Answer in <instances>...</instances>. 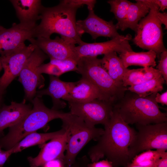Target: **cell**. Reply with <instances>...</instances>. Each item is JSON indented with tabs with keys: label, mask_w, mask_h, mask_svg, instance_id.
Returning <instances> with one entry per match:
<instances>
[{
	"label": "cell",
	"mask_w": 167,
	"mask_h": 167,
	"mask_svg": "<svg viewBox=\"0 0 167 167\" xmlns=\"http://www.w3.org/2000/svg\"><path fill=\"white\" fill-rule=\"evenodd\" d=\"M103 134L97 143L90 149L88 154L92 163L105 157L113 167H126L131 162L128 148L136 133L113 108L110 119L104 126Z\"/></svg>",
	"instance_id": "obj_1"
},
{
	"label": "cell",
	"mask_w": 167,
	"mask_h": 167,
	"mask_svg": "<svg viewBox=\"0 0 167 167\" xmlns=\"http://www.w3.org/2000/svg\"><path fill=\"white\" fill-rule=\"evenodd\" d=\"M80 7L66 0L60 1L55 6H43L41 22L36 28L35 38H49L53 34L57 33L75 45L82 44L84 41L78 33L76 20L77 10Z\"/></svg>",
	"instance_id": "obj_2"
},
{
	"label": "cell",
	"mask_w": 167,
	"mask_h": 167,
	"mask_svg": "<svg viewBox=\"0 0 167 167\" xmlns=\"http://www.w3.org/2000/svg\"><path fill=\"white\" fill-rule=\"evenodd\" d=\"M156 94L145 97L127 90L113 106L128 124L147 125L167 122V114L160 109L156 101Z\"/></svg>",
	"instance_id": "obj_3"
},
{
	"label": "cell",
	"mask_w": 167,
	"mask_h": 167,
	"mask_svg": "<svg viewBox=\"0 0 167 167\" xmlns=\"http://www.w3.org/2000/svg\"><path fill=\"white\" fill-rule=\"evenodd\" d=\"M41 98L36 96L31 101L33 107L30 111L20 122L10 127L6 135L0 138V147L9 150L27 135L44 127L53 120L62 119L68 114L49 108Z\"/></svg>",
	"instance_id": "obj_4"
},
{
	"label": "cell",
	"mask_w": 167,
	"mask_h": 167,
	"mask_svg": "<svg viewBox=\"0 0 167 167\" xmlns=\"http://www.w3.org/2000/svg\"><path fill=\"white\" fill-rule=\"evenodd\" d=\"M77 72L89 80L98 89L101 100L113 105L124 96L127 90L123 83L115 81L103 66L101 59L97 57L80 58Z\"/></svg>",
	"instance_id": "obj_5"
},
{
	"label": "cell",
	"mask_w": 167,
	"mask_h": 167,
	"mask_svg": "<svg viewBox=\"0 0 167 167\" xmlns=\"http://www.w3.org/2000/svg\"><path fill=\"white\" fill-rule=\"evenodd\" d=\"M61 120L62 126L67 128L70 133L63 162L65 165L70 166L75 162L83 148L92 140H97L104 129L88 126L82 119L70 112Z\"/></svg>",
	"instance_id": "obj_6"
},
{
	"label": "cell",
	"mask_w": 167,
	"mask_h": 167,
	"mask_svg": "<svg viewBox=\"0 0 167 167\" xmlns=\"http://www.w3.org/2000/svg\"><path fill=\"white\" fill-rule=\"evenodd\" d=\"M140 0L149 8L150 11L148 15L139 21L133 41L141 49L154 51L159 58L161 54L167 51V49L163 43L162 24L157 16L159 7L147 0Z\"/></svg>",
	"instance_id": "obj_7"
},
{
	"label": "cell",
	"mask_w": 167,
	"mask_h": 167,
	"mask_svg": "<svg viewBox=\"0 0 167 167\" xmlns=\"http://www.w3.org/2000/svg\"><path fill=\"white\" fill-rule=\"evenodd\" d=\"M137 131L128 148L131 162L136 155L148 150L167 149V122L135 125Z\"/></svg>",
	"instance_id": "obj_8"
},
{
	"label": "cell",
	"mask_w": 167,
	"mask_h": 167,
	"mask_svg": "<svg viewBox=\"0 0 167 167\" xmlns=\"http://www.w3.org/2000/svg\"><path fill=\"white\" fill-rule=\"evenodd\" d=\"M48 58L36 46L21 71L18 80L23 87L26 101L31 102L36 96V89L44 86V78L42 74L39 73L38 69Z\"/></svg>",
	"instance_id": "obj_9"
},
{
	"label": "cell",
	"mask_w": 167,
	"mask_h": 167,
	"mask_svg": "<svg viewBox=\"0 0 167 167\" xmlns=\"http://www.w3.org/2000/svg\"><path fill=\"white\" fill-rule=\"evenodd\" d=\"M70 112L82 119L91 127L101 124L105 126L111 117L113 105L98 99L82 103L68 102Z\"/></svg>",
	"instance_id": "obj_10"
},
{
	"label": "cell",
	"mask_w": 167,
	"mask_h": 167,
	"mask_svg": "<svg viewBox=\"0 0 167 167\" xmlns=\"http://www.w3.org/2000/svg\"><path fill=\"white\" fill-rule=\"evenodd\" d=\"M36 24L14 23L9 28L0 30V54H11L25 45V41L35 38Z\"/></svg>",
	"instance_id": "obj_11"
},
{
	"label": "cell",
	"mask_w": 167,
	"mask_h": 167,
	"mask_svg": "<svg viewBox=\"0 0 167 167\" xmlns=\"http://www.w3.org/2000/svg\"><path fill=\"white\" fill-rule=\"evenodd\" d=\"M36 46L25 45L14 52L1 56L4 73L0 77V88L5 90L13 80L19 76L27 60L34 50Z\"/></svg>",
	"instance_id": "obj_12"
},
{
	"label": "cell",
	"mask_w": 167,
	"mask_h": 167,
	"mask_svg": "<svg viewBox=\"0 0 167 167\" xmlns=\"http://www.w3.org/2000/svg\"><path fill=\"white\" fill-rule=\"evenodd\" d=\"M131 39L129 34L114 38L102 42L87 43L84 42L75 47V51L79 59L85 57H97L115 52L119 54L133 51L129 41Z\"/></svg>",
	"instance_id": "obj_13"
},
{
	"label": "cell",
	"mask_w": 167,
	"mask_h": 167,
	"mask_svg": "<svg viewBox=\"0 0 167 167\" xmlns=\"http://www.w3.org/2000/svg\"><path fill=\"white\" fill-rule=\"evenodd\" d=\"M41 49L50 59L64 60L73 59L78 61L75 45L61 37L32 38L28 40Z\"/></svg>",
	"instance_id": "obj_14"
},
{
	"label": "cell",
	"mask_w": 167,
	"mask_h": 167,
	"mask_svg": "<svg viewBox=\"0 0 167 167\" xmlns=\"http://www.w3.org/2000/svg\"><path fill=\"white\" fill-rule=\"evenodd\" d=\"M88 10V14L85 19L76 21L77 30L80 36L85 33L89 34L95 40L100 36L111 39L122 36L118 32L112 21H105L96 15L93 10Z\"/></svg>",
	"instance_id": "obj_15"
},
{
	"label": "cell",
	"mask_w": 167,
	"mask_h": 167,
	"mask_svg": "<svg viewBox=\"0 0 167 167\" xmlns=\"http://www.w3.org/2000/svg\"><path fill=\"white\" fill-rule=\"evenodd\" d=\"M62 127L66 129L64 133L52 139L47 143L42 144L41 149L37 156L28 158L30 167L43 166L47 163L56 159L63 161L70 133L67 128Z\"/></svg>",
	"instance_id": "obj_16"
},
{
	"label": "cell",
	"mask_w": 167,
	"mask_h": 167,
	"mask_svg": "<svg viewBox=\"0 0 167 167\" xmlns=\"http://www.w3.org/2000/svg\"><path fill=\"white\" fill-rule=\"evenodd\" d=\"M24 100L18 103L12 101L9 105H2L0 109V136H3L6 128L20 122L30 111L32 106Z\"/></svg>",
	"instance_id": "obj_17"
},
{
	"label": "cell",
	"mask_w": 167,
	"mask_h": 167,
	"mask_svg": "<svg viewBox=\"0 0 167 167\" xmlns=\"http://www.w3.org/2000/svg\"><path fill=\"white\" fill-rule=\"evenodd\" d=\"M74 82L63 81L58 77L50 75L48 87L37 91L36 96L40 97L44 95L50 96L53 102L51 109L59 110L66 107V104L63 99L69 92Z\"/></svg>",
	"instance_id": "obj_18"
},
{
	"label": "cell",
	"mask_w": 167,
	"mask_h": 167,
	"mask_svg": "<svg viewBox=\"0 0 167 167\" xmlns=\"http://www.w3.org/2000/svg\"><path fill=\"white\" fill-rule=\"evenodd\" d=\"M97 99L101 100L98 89L89 80L82 77L79 81L74 82L63 100L68 102L82 103Z\"/></svg>",
	"instance_id": "obj_19"
},
{
	"label": "cell",
	"mask_w": 167,
	"mask_h": 167,
	"mask_svg": "<svg viewBox=\"0 0 167 167\" xmlns=\"http://www.w3.org/2000/svg\"><path fill=\"white\" fill-rule=\"evenodd\" d=\"M20 23L36 24L43 6L40 0H11Z\"/></svg>",
	"instance_id": "obj_20"
},
{
	"label": "cell",
	"mask_w": 167,
	"mask_h": 167,
	"mask_svg": "<svg viewBox=\"0 0 167 167\" xmlns=\"http://www.w3.org/2000/svg\"><path fill=\"white\" fill-rule=\"evenodd\" d=\"M119 54V57L126 68L132 65L146 67H154L156 65V59L157 54L152 50L140 52H135L132 51Z\"/></svg>",
	"instance_id": "obj_21"
},
{
	"label": "cell",
	"mask_w": 167,
	"mask_h": 167,
	"mask_svg": "<svg viewBox=\"0 0 167 167\" xmlns=\"http://www.w3.org/2000/svg\"><path fill=\"white\" fill-rule=\"evenodd\" d=\"M162 75L159 71L152 66L129 69L122 80L125 87L142 84Z\"/></svg>",
	"instance_id": "obj_22"
},
{
	"label": "cell",
	"mask_w": 167,
	"mask_h": 167,
	"mask_svg": "<svg viewBox=\"0 0 167 167\" xmlns=\"http://www.w3.org/2000/svg\"><path fill=\"white\" fill-rule=\"evenodd\" d=\"M101 61L111 78L117 83H122L123 78L129 69L124 66L117 53L113 52L104 54Z\"/></svg>",
	"instance_id": "obj_23"
},
{
	"label": "cell",
	"mask_w": 167,
	"mask_h": 167,
	"mask_svg": "<svg viewBox=\"0 0 167 167\" xmlns=\"http://www.w3.org/2000/svg\"><path fill=\"white\" fill-rule=\"evenodd\" d=\"M66 131V129L62 127L58 131L50 133H38L35 131L26 136L10 149L12 154L17 153L28 147L43 144L63 134Z\"/></svg>",
	"instance_id": "obj_24"
},
{
	"label": "cell",
	"mask_w": 167,
	"mask_h": 167,
	"mask_svg": "<svg viewBox=\"0 0 167 167\" xmlns=\"http://www.w3.org/2000/svg\"><path fill=\"white\" fill-rule=\"evenodd\" d=\"M77 61L73 59L64 60L50 59V62L42 64L39 67V74H47L59 77L66 72L77 71Z\"/></svg>",
	"instance_id": "obj_25"
},
{
	"label": "cell",
	"mask_w": 167,
	"mask_h": 167,
	"mask_svg": "<svg viewBox=\"0 0 167 167\" xmlns=\"http://www.w3.org/2000/svg\"><path fill=\"white\" fill-rule=\"evenodd\" d=\"M131 2L125 19L120 28L122 31L129 28L136 32L139 21L149 13V8L140 0Z\"/></svg>",
	"instance_id": "obj_26"
},
{
	"label": "cell",
	"mask_w": 167,
	"mask_h": 167,
	"mask_svg": "<svg viewBox=\"0 0 167 167\" xmlns=\"http://www.w3.org/2000/svg\"><path fill=\"white\" fill-rule=\"evenodd\" d=\"M165 83L161 75L142 84L130 86L127 88V90L144 97L161 92Z\"/></svg>",
	"instance_id": "obj_27"
},
{
	"label": "cell",
	"mask_w": 167,
	"mask_h": 167,
	"mask_svg": "<svg viewBox=\"0 0 167 167\" xmlns=\"http://www.w3.org/2000/svg\"><path fill=\"white\" fill-rule=\"evenodd\" d=\"M166 155L167 152L164 150H148L136 155L131 162L142 167H156L159 160Z\"/></svg>",
	"instance_id": "obj_28"
},
{
	"label": "cell",
	"mask_w": 167,
	"mask_h": 167,
	"mask_svg": "<svg viewBox=\"0 0 167 167\" xmlns=\"http://www.w3.org/2000/svg\"><path fill=\"white\" fill-rule=\"evenodd\" d=\"M110 6V12L114 15L118 23L115 24L120 29L126 19L131 2L127 0H109L107 1Z\"/></svg>",
	"instance_id": "obj_29"
},
{
	"label": "cell",
	"mask_w": 167,
	"mask_h": 167,
	"mask_svg": "<svg viewBox=\"0 0 167 167\" xmlns=\"http://www.w3.org/2000/svg\"><path fill=\"white\" fill-rule=\"evenodd\" d=\"M160 60L156 68L159 71L165 83H167V51L162 52L160 55Z\"/></svg>",
	"instance_id": "obj_30"
},
{
	"label": "cell",
	"mask_w": 167,
	"mask_h": 167,
	"mask_svg": "<svg viewBox=\"0 0 167 167\" xmlns=\"http://www.w3.org/2000/svg\"><path fill=\"white\" fill-rule=\"evenodd\" d=\"M69 3L77 5L81 7L84 5L88 6V10H93L95 5L96 2L94 0H66Z\"/></svg>",
	"instance_id": "obj_31"
},
{
	"label": "cell",
	"mask_w": 167,
	"mask_h": 167,
	"mask_svg": "<svg viewBox=\"0 0 167 167\" xmlns=\"http://www.w3.org/2000/svg\"><path fill=\"white\" fill-rule=\"evenodd\" d=\"M89 161L86 156L79 158L71 165H65L64 167H88Z\"/></svg>",
	"instance_id": "obj_32"
},
{
	"label": "cell",
	"mask_w": 167,
	"mask_h": 167,
	"mask_svg": "<svg viewBox=\"0 0 167 167\" xmlns=\"http://www.w3.org/2000/svg\"><path fill=\"white\" fill-rule=\"evenodd\" d=\"M11 149L3 150L0 147V167H3L4 165L10 156L12 154Z\"/></svg>",
	"instance_id": "obj_33"
},
{
	"label": "cell",
	"mask_w": 167,
	"mask_h": 167,
	"mask_svg": "<svg viewBox=\"0 0 167 167\" xmlns=\"http://www.w3.org/2000/svg\"><path fill=\"white\" fill-rule=\"evenodd\" d=\"M88 167H113L112 163L107 160L89 163Z\"/></svg>",
	"instance_id": "obj_34"
},
{
	"label": "cell",
	"mask_w": 167,
	"mask_h": 167,
	"mask_svg": "<svg viewBox=\"0 0 167 167\" xmlns=\"http://www.w3.org/2000/svg\"><path fill=\"white\" fill-rule=\"evenodd\" d=\"M156 101L157 103L161 104L162 105H167V91L160 94L157 93L155 97Z\"/></svg>",
	"instance_id": "obj_35"
},
{
	"label": "cell",
	"mask_w": 167,
	"mask_h": 167,
	"mask_svg": "<svg viewBox=\"0 0 167 167\" xmlns=\"http://www.w3.org/2000/svg\"><path fill=\"white\" fill-rule=\"evenodd\" d=\"M151 3L154 4L158 6L159 11H164L167 8V0H147Z\"/></svg>",
	"instance_id": "obj_36"
},
{
	"label": "cell",
	"mask_w": 167,
	"mask_h": 167,
	"mask_svg": "<svg viewBox=\"0 0 167 167\" xmlns=\"http://www.w3.org/2000/svg\"><path fill=\"white\" fill-rule=\"evenodd\" d=\"M65 165L62 161L56 159L47 163L44 166L45 167H64Z\"/></svg>",
	"instance_id": "obj_37"
},
{
	"label": "cell",
	"mask_w": 167,
	"mask_h": 167,
	"mask_svg": "<svg viewBox=\"0 0 167 167\" xmlns=\"http://www.w3.org/2000/svg\"><path fill=\"white\" fill-rule=\"evenodd\" d=\"M157 16L159 20L161 23L165 26V29L167 28V13L166 12H161L158 11Z\"/></svg>",
	"instance_id": "obj_38"
},
{
	"label": "cell",
	"mask_w": 167,
	"mask_h": 167,
	"mask_svg": "<svg viewBox=\"0 0 167 167\" xmlns=\"http://www.w3.org/2000/svg\"><path fill=\"white\" fill-rule=\"evenodd\" d=\"M156 167H167V155L159 160Z\"/></svg>",
	"instance_id": "obj_39"
},
{
	"label": "cell",
	"mask_w": 167,
	"mask_h": 167,
	"mask_svg": "<svg viewBox=\"0 0 167 167\" xmlns=\"http://www.w3.org/2000/svg\"><path fill=\"white\" fill-rule=\"evenodd\" d=\"M5 90L0 88V109L2 105V102L3 99V95Z\"/></svg>",
	"instance_id": "obj_40"
},
{
	"label": "cell",
	"mask_w": 167,
	"mask_h": 167,
	"mask_svg": "<svg viewBox=\"0 0 167 167\" xmlns=\"http://www.w3.org/2000/svg\"><path fill=\"white\" fill-rule=\"evenodd\" d=\"M126 167H144L140 166L139 165H135L131 163V162L130 163L127 164Z\"/></svg>",
	"instance_id": "obj_41"
},
{
	"label": "cell",
	"mask_w": 167,
	"mask_h": 167,
	"mask_svg": "<svg viewBox=\"0 0 167 167\" xmlns=\"http://www.w3.org/2000/svg\"><path fill=\"white\" fill-rule=\"evenodd\" d=\"M2 69V63L1 62V59L0 58V72Z\"/></svg>",
	"instance_id": "obj_42"
},
{
	"label": "cell",
	"mask_w": 167,
	"mask_h": 167,
	"mask_svg": "<svg viewBox=\"0 0 167 167\" xmlns=\"http://www.w3.org/2000/svg\"><path fill=\"white\" fill-rule=\"evenodd\" d=\"M4 27H3L1 26L0 25V30H1L2 29V28H3Z\"/></svg>",
	"instance_id": "obj_43"
}]
</instances>
